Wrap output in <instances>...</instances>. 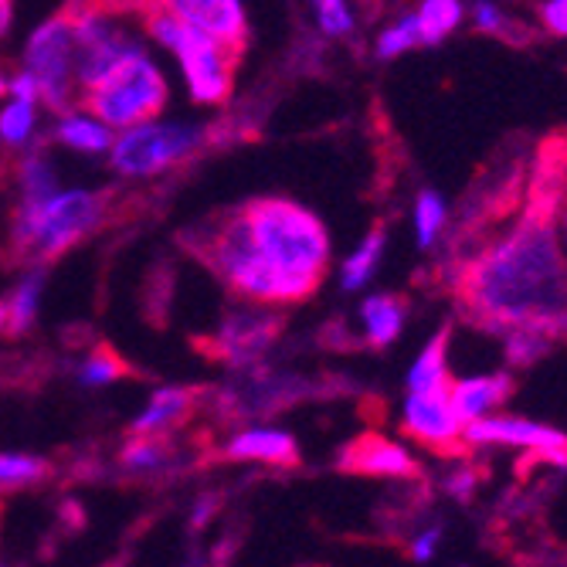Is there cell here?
Wrapping results in <instances>:
<instances>
[{
    "label": "cell",
    "instance_id": "6",
    "mask_svg": "<svg viewBox=\"0 0 567 567\" xmlns=\"http://www.w3.org/2000/svg\"><path fill=\"white\" fill-rule=\"evenodd\" d=\"M167 99L171 85L161 65L146 55L143 44H136L113 69H106L92 85L79 92V106L99 116L110 130H126L161 116Z\"/></svg>",
    "mask_w": 567,
    "mask_h": 567
},
{
    "label": "cell",
    "instance_id": "5",
    "mask_svg": "<svg viewBox=\"0 0 567 567\" xmlns=\"http://www.w3.org/2000/svg\"><path fill=\"white\" fill-rule=\"evenodd\" d=\"M194 251L204 266L215 269L218 279L245 302L255 306H292L299 302L296 289L262 259L251 245L241 212H225L218 221H208L194 231Z\"/></svg>",
    "mask_w": 567,
    "mask_h": 567
},
{
    "label": "cell",
    "instance_id": "7",
    "mask_svg": "<svg viewBox=\"0 0 567 567\" xmlns=\"http://www.w3.org/2000/svg\"><path fill=\"white\" fill-rule=\"evenodd\" d=\"M208 126L200 123H177V120H146L126 126L113 136L110 146V167L120 177L146 181L161 177L181 164H187L194 153L208 143Z\"/></svg>",
    "mask_w": 567,
    "mask_h": 567
},
{
    "label": "cell",
    "instance_id": "27",
    "mask_svg": "<svg viewBox=\"0 0 567 567\" xmlns=\"http://www.w3.org/2000/svg\"><path fill=\"white\" fill-rule=\"evenodd\" d=\"M411 48H422L419 41V28H415V14H398L391 24H384V31L374 41V55L378 62H394L401 55H408Z\"/></svg>",
    "mask_w": 567,
    "mask_h": 567
},
{
    "label": "cell",
    "instance_id": "33",
    "mask_svg": "<svg viewBox=\"0 0 567 567\" xmlns=\"http://www.w3.org/2000/svg\"><path fill=\"white\" fill-rule=\"evenodd\" d=\"M537 21L547 34L567 41V0H537Z\"/></svg>",
    "mask_w": 567,
    "mask_h": 567
},
{
    "label": "cell",
    "instance_id": "21",
    "mask_svg": "<svg viewBox=\"0 0 567 567\" xmlns=\"http://www.w3.org/2000/svg\"><path fill=\"white\" fill-rule=\"evenodd\" d=\"M384 245H388V235L384 228H371L364 238H360V245L347 255L343 266H340V289L343 292H360L374 276H378V266L384 259Z\"/></svg>",
    "mask_w": 567,
    "mask_h": 567
},
{
    "label": "cell",
    "instance_id": "11",
    "mask_svg": "<svg viewBox=\"0 0 567 567\" xmlns=\"http://www.w3.org/2000/svg\"><path fill=\"white\" fill-rule=\"evenodd\" d=\"M184 24L221 41L228 51L241 55L248 44V14L241 0H153Z\"/></svg>",
    "mask_w": 567,
    "mask_h": 567
},
{
    "label": "cell",
    "instance_id": "40",
    "mask_svg": "<svg viewBox=\"0 0 567 567\" xmlns=\"http://www.w3.org/2000/svg\"><path fill=\"white\" fill-rule=\"evenodd\" d=\"M8 330V313H4V302H0V333Z\"/></svg>",
    "mask_w": 567,
    "mask_h": 567
},
{
    "label": "cell",
    "instance_id": "12",
    "mask_svg": "<svg viewBox=\"0 0 567 567\" xmlns=\"http://www.w3.org/2000/svg\"><path fill=\"white\" fill-rule=\"evenodd\" d=\"M282 330V317L269 313L266 306H251L231 313L221 330L215 333V353L225 357L228 364H251L262 357Z\"/></svg>",
    "mask_w": 567,
    "mask_h": 567
},
{
    "label": "cell",
    "instance_id": "13",
    "mask_svg": "<svg viewBox=\"0 0 567 567\" xmlns=\"http://www.w3.org/2000/svg\"><path fill=\"white\" fill-rule=\"evenodd\" d=\"M337 466L343 473L381 476V480H408L419 473V462L411 458V452L384 435H360L347 442L337 455Z\"/></svg>",
    "mask_w": 567,
    "mask_h": 567
},
{
    "label": "cell",
    "instance_id": "9",
    "mask_svg": "<svg viewBox=\"0 0 567 567\" xmlns=\"http://www.w3.org/2000/svg\"><path fill=\"white\" fill-rule=\"evenodd\" d=\"M462 442L470 445H496V449H517V452H534L557 470H567V432L524 419V415H503L493 411L486 419L466 422L462 429Z\"/></svg>",
    "mask_w": 567,
    "mask_h": 567
},
{
    "label": "cell",
    "instance_id": "29",
    "mask_svg": "<svg viewBox=\"0 0 567 567\" xmlns=\"http://www.w3.org/2000/svg\"><path fill=\"white\" fill-rule=\"evenodd\" d=\"M171 458H174V452L164 442V435H140L123 449V466L140 470V473L164 470V466H171Z\"/></svg>",
    "mask_w": 567,
    "mask_h": 567
},
{
    "label": "cell",
    "instance_id": "1",
    "mask_svg": "<svg viewBox=\"0 0 567 567\" xmlns=\"http://www.w3.org/2000/svg\"><path fill=\"white\" fill-rule=\"evenodd\" d=\"M554 208L527 212L466 262L458 302L473 323L493 333L540 327L554 337L567 330V259Z\"/></svg>",
    "mask_w": 567,
    "mask_h": 567
},
{
    "label": "cell",
    "instance_id": "18",
    "mask_svg": "<svg viewBox=\"0 0 567 567\" xmlns=\"http://www.w3.org/2000/svg\"><path fill=\"white\" fill-rule=\"evenodd\" d=\"M194 408V391L187 388H161L153 391L146 408L133 419V435H164L171 429H177Z\"/></svg>",
    "mask_w": 567,
    "mask_h": 567
},
{
    "label": "cell",
    "instance_id": "26",
    "mask_svg": "<svg viewBox=\"0 0 567 567\" xmlns=\"http://www.w3.org/2000/svg\"><path fill=\"white\" fill-rule=\"evenodd\" d=\"M38 133V106L34 102L8 99L0 110V146L8 150H28Z\"/></svg>",
    "mask_w": 567,
    "mask_h": 567
},
{
    "label": "cell",
    "instance_id": "8",
    "mask_svg": "<svg viewBox=\"0 0 567 567\" xmlns=\"http://www.w3.org/2000/svg\"><path fill=\"white\" fill-rule=\"evenodd\" d=\"M79 48L69 14H55L38 24L24 44V72L38 82L41 102L51 113H69L79 106Z\"/></svg>",
    "mask_w": 567,
    "mask_h": 567
},
{
    "label": "cell",
    "instance_id": "34",
    "mask_svg": "<svg viewBox=\"0 0 567 567\" xmlns=\"http://www.w3.org/2000/svg\"><path fill=\"white\" fill-rule=\"evenodd\" d=\"M439 544H442V527H429V530H422L415 540H411V560L429 564V560L439 554Z\"/></svg>",
    "mask_w": 567,
    "mask_h": 567
},
{
    "label": "cell",
    "instance_id": "23",
    "mask_svg": "<svg viewBox=\"0 0 567 567\" xmlns=\"http://www.w3.org/2000/svg\"><path fill=\"white\" fill-rule=\"evenodd\" d=\"M411 228H415L419 248H432L449 228V200L432 187L419 190L415 208H411Z\"/></svg>",
    "mask_w": 567,
    "mask_h": 567
},
{
    "label": "cell",
    "instance_id": "38",
    "mask_svg": "<svg viewBox=\"0 0 567 567\" xmlns=\"http://www.w3.org/2000/svg\"><path fill=\"white\" fill-rule=\"evenodd\" d=\"M11 28V0H0V38Z\"/></svg>",
    "mask_w": 567,
    "mask_h": 567
},
{
    "label": "cell",
    "instance_id": "2",
    "mask_svg": "<svg viewBox=\"0 0 567 567\" xmlns=\"http://www.w3.org/2000/svg\"><path fill=\"white\" fill-rule=\"evenodd\" d=\"M238 212L251 245L296 289L299 302L313 296L330 269L333 245L327 225L289 197H255Z\"/></svg>",
    "mask_w": 567,
    "mask_h": 567
},
{
    "label": "cell",
    "instance_id": "14",
    "mask_svg": "<svg viewBox=\"0 0 567 567\" xmlns=\"http://www.w3.org/2000/svg\"><path fill=\"white\" fill-rule=\"evenodd\" d=\"M513 374L509 371H483V374H470V378H452L449 384V398L452 408L458 411L462 422H476L486 419L493 411H499L509 398H513Z\"/></svg>",
    "mask_w": 567,
    "mask_h": 567
},
{
    "label": "cell",
    "instance_id": "19",
    "mask_svg": "<svg viewBox=\"0 0 567 567\" xmlns=\"http://www.w3.org/2000/svg\"><path fill=\"white\" fill-rule=\"evenodd\" d=\"M449 343L452 333L439 330L415 357V364L408 368V391H449L452 384V371H449Z\"/></svg>",
    "mask_w": 567,
    "mask_h": 567
},
{
    "label": "cell",
    "instance_id": "28",
    "mask_svg": "<svg viewBox=\"0 0 567 567\" xmlns=\"http://www.w3.org/2000/svg\"><path fill=\"white\" fill-rule=\"evenodd\" d=\"M123 374H130V368L123 364V357L110 347L92 350L79 364V384L82 388H106V384H116Z\"/></svg>",
    "mask_w": 567,
    "mask_h": 567
},
{
    "label": "cell",
    "instance_id": "15",
    "mask_svg": "<svg viewBox=\"0 0 567 567\" xmlns=\"http://www.w3.org/2000/svg\"><path fill=\"white\" fill-rule=\"evenodd\" d=\"M225 455L238 462H269V466L282 470H292L299 462L296 439L279 429H245L235 439H228Z\"/></svg>",
    "mask_w": 567,
    "mask_h": 567
},
{
    "label": "cell",
    "instance_id": "4",
    "mask_svg": "<svg viewBox=\"0 0 567 567\" xmlns=\"http://www.w3.org/2000/svg\"><path fill=\"white\" fill-rule=\"evenodd\" d=\"M110 215V190L69 187L55 190L41 200L18 204L11 225V248L21 259L38 266L55 262L59 255L89 238Z\"/></svg>",
    "mask_w": 567,
    "mask_h": 567
},
{
    "label": "cell",
    "instance_id": "36",
    "mask_svg": "<svg viewBox=\"0 0 567 567\" xmlns=\"http://www.w3.org/2000/svg\"><path fill=\"white\" fill-rule=\"evenodd\" d=\"M473 486H476V476H473L470 470H462V473H455V476L449 480V493L458 496V499H466V496L473 493Z\"/></svg>",
    "mask_w": 567,
    "mask_h": 567
},
{
    "label": "cell",
    "instance_id": "37",
    "mask_svg": "<svg viewBox=\"0 0 567 567\" xmlns=\"http://www.w3.org/2000/svg\"><path fill=\"white\" fill-rule=\"evenodd\" d=\"M554 225H557V241H560L564 259H567V194L560 197V204L554 208Z\"/></svg>",
    "mask_w": 567,
    "mask_h": 567
},
{
    "label": "cell",
    "instance_id": "39",
    "mask_svg": "<svg viewBox=\"0 0 567 567\" xmlns=\"http://www.w3.org/2000/svg\"><path fill=\"white\" fill-rule=\"evenodd\" d=\"M8 82H11V75L4 72V65H0V99L8 95Z\"/></svg>",
    "mask_w": 567,
    "mask_h": 567
},
{
    "label": "cell",
    "instance_id": "24",
    "mask_svg": "<svg viewBox=\"0 0 567 567\" xmlns=\"http://www.w3.org/2000/svg\"><path fill=\"white\" fill-rule=\"evenodd\" d=\"M499 337H503V357L509 368H530L554 347V337L540 327H513V330H503Z\"/></svg>",
    "mask_w": 567,
    "mask_h": 567
},
{
    "label": "cell",
    "instance_id": "17",
    "mask_svg": "<svg viewBox=\"0 0 567 567\" xmlns=\"http://www.w3.org/2000/svg\"><path fill=\"white\" fill-rule=\"evenodd\" d=\"M116 130H110L99 116H92L89 110H69L55 120V130H51V140L65 150L85 153V157H99V153H110Z\"/></svg>",
    "mask_w": 567,
    "mask_h": 567
},
{
    "label": "cell",
    "instance_id": "32",
    "mask_svg": "<svg viewBox=\"0 0 567 567\" xmlns=\"http://www.w3.org/2000/svg\"><path fill=\"white\" fill-rule=\"evenodd\" d=\"M466 18L480 34H493V38L506 34L513 24L509 14L503 11V4H496V0H473V4L466 8Z\"/></svg>",
    "mask_w": 567,
    "mask_h": 567
},
{
    "label": "cell",
    "instance_id": "25",
    "mask_svg": "<svg viewBox=\"0 0 567 567\" xmlns=\"http://www.w3.org/2000/svg\"><path fill=\"white\" fill-rule=\"evenodd\" d=\"M18 194H21V204H31V200H41L48 194L59 190V174L51 167V161L44 157L41 150H24V157L18 164Z\"/></svg>",
    "mask_w": 567,
    "mask_h": 567
},
{
    "label": "cell",
    "instance_id": "16",
    "mask_svg": "<svg viewBox=\"0 0 567 567\" xmlns=\"http://www.w3.org/2000/svg\"><path fill=\"white\" fill-rule=\"evenodd\" d=\"M404 323H408V306L394 292H371L360 302V333H364V343L374 350L398 343Z\"/></svg>",
    "mask_w": 567,
    "mask_h": 567
},
{
    "label": "cell",
    "instance_id": "10",
    "mask_svg": "<svg viewBox=\"0 0 567 567\" xmlns=\"http://www.w3.org/2000/svg\"><path fill=\"white\" fill-rule=\"evenodd\" d=\"M401 429L408 439H415L435 452H449L462 445L466 422L452 408L449 391H408L401 408Z\"/></svg>",
    "mask_w": 567,
    "mask_h": 567
},
{
    "label": "cell",
    "instance_id": "3",
    "mask_svg": "<svg viewBox=\"0 0 567 567\" xmlns=\"http://www.w3.org/2000/svg\"><path fill=\"white\" fill-rule=\"evenodd\" d=\"M113 4H120L123 11H136L143 31L177 59L187 95L197 106H225L231 99L238 62L235 51H228L221 41L208 38L204 31L184 24L161 4H153V0H113Z\"/></svg>",
    "mask_w": 567,
    "mask_h": 567
},
{
    "label": "cell",
    "instance_id": "35",
    "mask_svg": "<svg viewBox=\"0 0 567 567\" xmlns=\"http://www.w3.org/2000/svg\"><path fill=\"white\" fill-rule=\"evenodd\" d=\"M8 99H21V102H34L41 106V92H38V82L31 79V72H14L11 82H8Z\"/></svg>",
    "mask_w": 567,
    "mask_h": 567
},
{
    "label": "cell",
    "instance_id": "22",
    "mask_svg": "<svg viewBox=\"0 0 567 567\" xmlns=\"http://www.w3.org/2000/svg\"><path fill=\"white\" fill-rule=\"evenodd\" d=\"M411 14H415L422 48H432L462 28V21H466V0H422Z\"/></svg>",
    "mask_w": 567,
    "mask_h": 567
},
{
    "label": "cell",
    "instance_id": "20",
    "mask_svg": "<svg viewBox=\"0 0 567 567\" xmlns=\"http://www.w3.org/2000/svg\"><path fill=\"white\" fill-rule=\"evenodd\" d=\"M48 276L44 266L31 262V269L18 279V286L11 289V296L4 299V313H8V333L21 337L34 327L38 309H41V296H44Z\"/></svg>",
    "mask_w": 567,
    "mask_h": 567
},
{
    "label": "cell",
    "instance_id": "30",
    "mask_svg": "<svg viewBox=\"0 0 567 567\" xmlns=\"http://www.w3.org/2000/svg\"><path fill=\"white\" fill-rule=\"evenodd\" d=\"M317 24L330 38H350L357 31V18L350 11V0H306Z\"/></svg>",
    "mask_w": 567,
    "mask_h": 567
},
{
    "label": "cell",
    "instance_id": "31",
    "mask_svg": "<svg viewBox=\"0 0 567 567\" xmlns=\"http://www.w3.org/2000/svg\"><path fill=\"white\" fill-rule=\"evenodd\" d=\"M48 473V462L24 452H0V486H24Z\"/></svg>",
    "mask_w": 567,
    "mask_h": 567
},
{
    "label": "cell",
    "instance_id": "41",
    "mask_svg": "<svg viewBox=\"0 0 567 567\" xmlns=\"http://www.w3.org/2000/svg\"><path fill=\"white\" fill-rule=\"evenodd\" d=\"M110 567H120V564H110Z\"/></svg>",
    "mask_w": 567,
    "mask_h": 567
}]
</instances>
